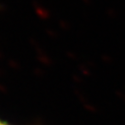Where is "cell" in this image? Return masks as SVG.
Returning <instances> with one entry per match:
<instances>
[{
  "label": "cell",
  "instance_id": "6da1fadb",
  "mask_svg": "<svg viewBox=\"0 0 125 125\" xmlns=\"http://www.w3.org/2000/svg\"><path fill=\"white\" fill-rule=\"evenodd\" d=\"M0 125H8V124H6V123H4L3 121H1V120H0Z\"/></svg>",
  "mask_w": 125,
  "mask_h": 125
}]
</instances>
